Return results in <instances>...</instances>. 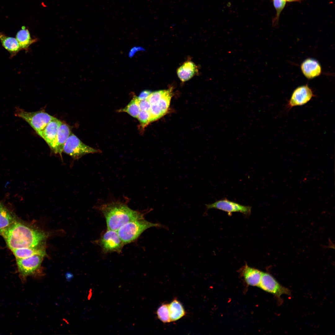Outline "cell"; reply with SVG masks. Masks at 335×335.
I'll return each mask as SVG.
<instances>
[{
  "label": "cell",
  "mask_w": 335,
  "mask_h": 335,
  "mask_svg": "<svg viewBox=\"0 0 335 335\" xmlns=\"http://www.w3.org/2000/svg\"><path fill=\"white\" fill-rule=\"evenodd\" d=\"M286 2L285 0H273L274 7L276 10V14L273 20V25H276L278 22L280 16L284 8Z\"/></svg>",
  "instance_id": "23"
},
{
  "label": "cell",
  "mask_w": 335,
  "mask_h": 335,
  "mask_svg": "<svg viewBox=\"0 0 335 335\" xmlns=\"http://www.w3.org/2000/svg\"><path fill=\"white\" fill-rule=\"evenodd\" d=\"M140 111L137 97L134 96L124 108L119 110V112H126L135 118H137Z\"/></svg>",
  "instance_id": "21"
},
{
  "label": "cell",
  "mask_w": 335,
  "mask_h": 335,
  "mask_svg": "<svg viewBox=\"0 0 335 335\" xmlns=\"http://www.w3.org/2000/svg\"><path fill=\"white\" fill-rule=\"evenodd\" d=\"M17 41L21 50H28L30 46L37 41V39L32 38L28 29L23 26L16 35Z\"/></svg>",
  "instance_id": "17"
},
{
  "label": "cell",
  "mask_w": 335,
  "mask_h": 335,
  "mask_svg": "<svg viewBox=\"0 0 335 335\" xmlns=\"http://www.w3.org/2000/svg\"><path fill=\"white\" fill-rule=\"evenodd\" d=\"M205 205L207 209H218L227 212L229 215H231L233 212H239L248 215L251 213V210L250 206L243 205L226 199Z\"/></svg>",
  "instance_id": "9"
},
{
  "label": "cell",
  "mask_w": 335,
  "mask_h": 335,
  "mask_svg": "<svg viewBox=\"0 0 335 335\" xmlns=\"http://www.w3.org/2000/svg\"><path fill=\"white\" fill-rule=\"evenodd\" d=\"M15 114L27 122L37 133L55 118L42 110L28 112L19 107L16 108Z\"/></svg>",
  "instance_id": "4"
},
{
  "label": "cell",
  "mask_w": 335,
  "mask_h": 335,
  "mask_svg": "<svg viewBox=\"0 0 335 335\" xmlns=\"http://www.w3.org/2000/svg\"><path fill=\"white\" fill-rule=\"evenodd\" d=\"M286 1L288 2H301L302 0H285Z\"/></svg>",
  "instance_id": "30"
},
{
  "label": "cell",
  "mask_w": 335,
  "mask_h": 335,
  "mask_svg": "<svg viewBox=\"0 0 335 335\" xmlns=\"http://www.w3.org/2000/svg\"><path fill=\"white\" fill-rule=\"evenodd\" d=\"M154 227L168 228L160 224L152 223L143 218L127 223L117 231L120 238L125 244L135 241L145 230Z\"/></svg>",
  "instance_id": "3"
},
{
  "label": "cell",
  "mask_w": 335,
  "mask_h": 335,
  "mask_svg": "<svg viewBox=\"0 0 335 335\" xmlns=\"http://www.w3.org/2000/svg\"><path fill=\"white\" fill-rule=\"evenodd\" d=\"M62 123L60 120L55 118L42 131L37 133L45 140L55 154L58 130Z\"/></svg>",
  "instance_id": "10"
},
{
  "label": "cell",
  "mask_w": 335,
  "mask_h": 335,
  "mask_svg": "<svg viewBox=\"0 0 335 335\" xmlns=\"http://www.w3.org/2000/svg\"><path fill=\"white\" fill-rule=\"evenodd\" d=\"M98 243L105 253L113 252L120 253L124 245L117 231L109 229L101 236Z\"/></svg>",
  "instance_id": "8"
},
{
  "label": "cell",
  "mask_w": 335,
  "mask_h": 335,
  "mask_svg": "<svg viewBox=\"0 0 335 335\" xmlns=\"http://www.w3.org/2000/svg\"><path fill=\"white\" fill-rule=\"evenodd\" d=\"M138 103L140 111H148L151 105L147 99L138 100Z\"/></svg>",
  "instance_id": "28"
},
{
  "label": "cell",
  "mask_w": 335,
  "mask_h": 335,
  "mask_svg": "<svg viewBox=\"0 0 335 335\" xmlns=\"http://www.w3.org/2000/svg\"><path fill=\"white\" fill-rule=\"evenodd\" d=\"M314 96L312 90L307 85L299 86L293 91L287 107L290 109L293 107L305 105Z\"/></svg>",
  "instance_id": "11"
},
{
  "label": "cell",
  "mask_w": 335,
  "mask_h": 335,
  "mask_svg": "<svg viewBox=\"0 0 335 335\" xmlns=\"http://www.w3.org/2000/svg\"><path fill=\"white\" fill-rule=\"evenodd\" d=\"M157 314L158 317L162 322L164 323L171 322L168 305L164 304L161 306L158 309Z\"/></svg>",
  "instance_id": "25"
},
{
  "label": "cell",
  "mask_w": 335,
  "mask_h": 335,
  "mask_svg": "<svg viewBox=\"0 0 335 335\" xmlns=\"http://www.w3.org/2000/svg\"><path fill=\"white\" fill-rule=\"evenodd\" d=\"M16 258H23L34 255H40L44 256L46 252L42 248H24L11 250Z\"/></svg>",
  "instance_id": "18"
},
{
  "label": "cell",
  "mask_w": 335,
  "mask_h": 335,
  "mask_svg": "<svg viewBox=\"0 0 335 335\" xmlns=\"http://www.w3.org/2000/svg\"><path fill=\"white\" fill-rule=\"evenodd\" d=\"M99 209L105 218L107 229L116 231L128 222L144 218L145 214L131 209L126 203L119 201L102 204Z\"/></svg>",
  "instance_id": "2"
},
{
  "label": "cell",
  "mask_w": 335,
  "mask_h": 335,
  "mask_svg": "<svg viewBox=\"0 0 335 335\" xmlns=\"http://www.w3.org/2000/svg\"><path fill=\"white\" fill-rule=\"evenodd\" d=\"M14 216L0 202V231L16 221Z\"/></svg>",
  "instance_id": "19"
},
{
  "label": "cell",
  "mask_w": 335,
  "mask_h": 335,
  "mask_svg": "<svg viewBox=\"0 0 335 335\" xmlns=\"http://www.w3.org/2000/svg\"><path fill=\"white\" fill-rule=\"evenodd\" d=\"M63 152L74 159H78L85 154L100 151L84 144L71 133L65 145Z\"/></svg>",
  "instance_id": "5"
},
{
  "label": "cell",
  "mask_w": 335,
  "mask_h": 335,
  "mask_svg": "<svg viewBox=\"0 0 335 335\" xmlns=\"http://www.w3.org/2000/svg\"><path fill=\"white\" fill-rule=\"evenodd\" d=\"M263 290L274 295L281 302V296L284 294L290 295L291 292L288 288L281 285L269 273L262 272L261 280L258 286Z\"/></svg>",
  "instance_id": "6"
},
{
  "label": "cell",
  "mask_w": 335,
  "mask_h": 335,
  "mask_svg": "<svg viewBox=\"0 0 335 335\" xmlns=\"http://www.w3.org/2000/svg\"><path fill=\"white\" fill-rule=\"evenodd\" d=\"M198 72L196 65L191 61H187L177 69V74L179 79L185 82L192 78Z\"/></svg>",
  "instance_id": "14"
},
{
  "label": "cell",
  "mask_w": 335,
  "mask_h": 335,
  "mask_svg": "<svg viewBox=\"0 0 335 335\" xmlns=\"http://www.w3.org/2000/svg\"><path fill=\"white\" fill-rule=\"evenodd\" d=\"M301 69L303 75L308 79L318 76L322 72L319 63L316 60L311 58L305 60L301 64Z\"/></svg>",
  "instance_id": "12"
},
{
  "label": "cell",
  "mask_w": 335,
  "mask_h": 335,
  "mask_svg": "<svg viewBox=\"0 0 335 335\" xmlns=\"http://www.w3.org/2000/svg\"><path fill=\"white\" fill-rule=\"evenodd\" d=\"M141 126L144 128L150 123V116L148 111H140L137 118Z\"/></svg>",
  "instance_id": "27"
},
{
  "label": "cell",
  "mask_w": 335,
  "mask_h": 335,
  "mask_svg": "<svg viewBox=\"0 0 335 335\" xmlns=\"http://www.w3.org/2000/svg\"><path fill=\"white\" fill-rule=\"evenodd\" d=\"M44 256L34 255L23 258H16L20 279L24 281L27 277L35 274L40 267Z\"/></svg>",
  "instance_id": "7"
},
{
  "label": "cell",
  "mask_w": 335,
  "mask_h": 335,
  "mask_svg": "<svg viewBox=\"0 0 335 335\" xmlns=\"http://www.w3.org/2000/svg\"><path fill=\"white\" fill-rule=\"evenodd\" d=\"M148 112L150 116V122L157 120L165 114L158 103L151 105L150 108Z\"/></svg>",
  "instance_id": "24"
},
{
  "label": "cell",
  "mask_w": 335,
  "mask_h": 335,
  "mask_svg": "<svg viewBox=\"0 0 335 335\" xmlns=\"http://www.w3.org/2000/svg\"><path fill=\"white\" fill-rule=\"evenodd\" d=\"M169 317L171 321L177 320L183 317L185 312L181 303L177 300H173L168 305Z\"/></svg>",
  "instance_id": "20"
},
{
  "label": "cell",
  "mask_w": 335,
  "mask_h": 335,
  "mask_svg": "<svg viewBox=\"0 0 335 335\" xmlns=\"http://www.w3.org/2000/svg\"><path fill=\"white\" fill-rule=\"evenodd\" d=\"M152 92L149 90H145L141 92L137 98L139 100L147 99Z\"/></svg>",
  "instance_id": "29"
},
{
  "label": "cell",
  "mask_w": 335,
  "mask_h": 335,
  "mask_svg": "<svg viewBox=\"0 0 335 335\" xmlns=\"http://www.w3.org/2000/svg\"><path fill=\"white\" fill-rule=\"evenodd\" d=\"M165 91V90H159L151 92L147 99L151 105L157 104L164 94Z\"/></svg>",
  "instance_id": "26"
},
{
  "label": "cell",
  "mask_w": 335,
  "mask_h": 335,
  "mask_svg": "<svg viewBox=\"0 0 335 335\" xmlns=\"http://www.w3.org/2000/svg\"><path fill=\"white\" fill-rule=\"evenodd\" d=\"M241 273L246 283L249 285L258 286L262 272L245 265L241 269Z\"/></svg>",
  "instance_id": "13"
},
{
  "label": "cell",
  "mask_w": 335,
  "mask_h": 335,
  "mask_svg": "<svg viewBox=\"0 0 335 335\" xmlns=\"http://www.w3.org/2000/svg\"><path fill=\"white\" fill-rule=\"evenodd\" d=\"M71 133L68 125L62 123L58 130L56 154H59L61 156L65 145Z\"/></svg>",
  "instance_id": "16"
},
{
  "label": "cell",
  "mask_w": 335,
  "mask_h": 335,
  "mask_svg": "<svg viewBox=\"0 0 335 335\" xmlns=\"http://www.w3.org/2000/svg\"><path fill=\"white\" fill-rule=\"evenodd\" d=\"M172 89L165 90L164 94L159 100L158 104L164 114L169 107L172 95Z\"/></svg>",
  "instance_id": "22"
},
{
  "label": "cell",
  "mask_w": 335,
  "mask_h": 335,
  "mask_svg": "<svg viewBox=\"0 0 335 335\" xmlns=\"http://www.w3.org/2000/svg\"><path fill=\"white\" fill-rule=\"evenodd\" d=\"M0 41L2 46L10 53L11 58L21 50L16 38L8 36L2 32H0Z\"/></svg>",
  "instance_id": "15"
},
{
  "label": "cell",
  "mask_w": 335,
  "mask_h": 335,
  "mask_svg": "<svg viewBox=\"0 0 335 335\" xmlns=\"http://www.w3.org/2000/svg\"><path fill=\"white\" fill-rule=\"evenodd\" d=\"M11 250L24 248H38L47 237L44 232L30 227L16 221L0 231Z\"/></svg>",
  "instance_id": "1"
}]
</instances>
